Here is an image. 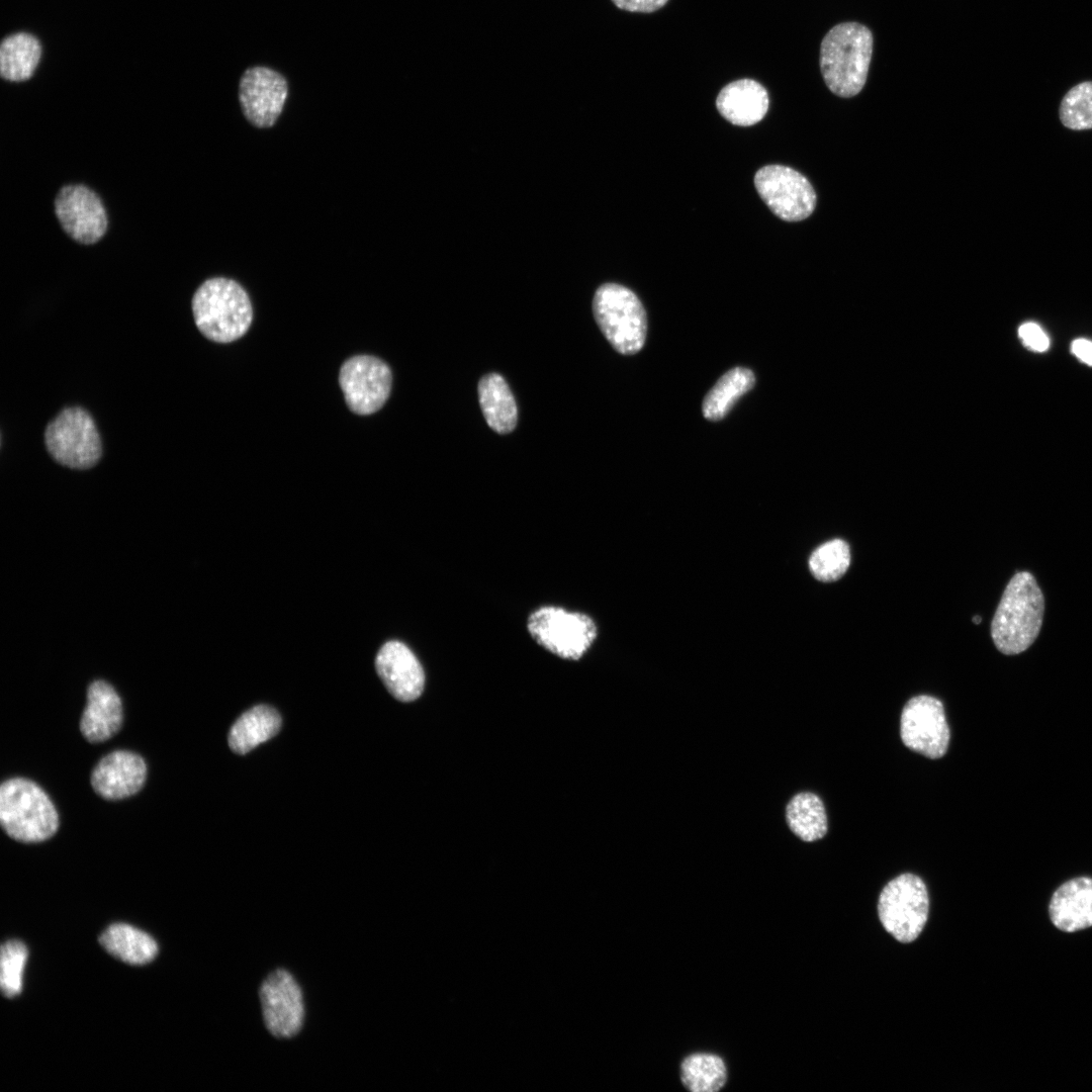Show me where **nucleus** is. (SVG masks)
I'll list each match as a JSON object with an SVG mask.
<instances>
[{"label": "nucleus", "mask_w": 1092, "mask_h": 1092, "mask_svg": "<svg viewBox=\"0 0 1092 1092\" xmlns=\"http://www.w3.org/2000/svg\"><path fill=\"white\" fill-rule=\"evenodd\" d=\"M339 382L349 408L358 415H370L387 400L392 376L382 360L358 355L342 365Z\"/></svg>", "instance_id": "obj_12"}, {"label": "nucleus", "mask_w": 1092, "mask_h": 1092, "mask_svg": "<svg viewBox=\"0 0 1092 1092\" xmlns=\"http://www.w3.org/2000/svg\"><path fill=\"white\" fill-rule=\"evenodd\" d=\"M873 53V34L858 22L834 25L820 44V71L826 86L848 98L863 88Z\"/></svg>", "instance_id": "obj_2"}, {"label": "nucleus", "mask_w": 1092, "mask_h": 1092, "mask_svg": "<svg viewBox=\"0 0 1092 1092\" xmlns=\"http://www.w3.org/2000/svg\"><path fill=\"white\" fill-rule=\"evenodd\" d=\"M147 765L138 754L117 750L105 755L91 775L94 791L108 800H118L138 793L146 781Z\"/></svg>", "instance_id": "obj_16"}, {"label": "nucleus", "mask_w": 1092, "mask_h": 1092, "mask_svg": "<svg viewBox=\"0 0 1092 1092\" xmlns=\"http://www.w3.org/2000/svg\"><path fill=\"white\" fill-rule=\"evenodd\" d=\"M281 727L278 712L266 705L256 706L245 712L229 732V745L239 754H245L277 734Z\"/></svg>", "instance_id": "obj_22"}, {"label": "nucleus", "mask_w": 1092, "mask_h": 1092, "mask_svg": "<svg viewBox=\"0 0 1092 1092\" xmlns=\"http://www.w3.org/2000/svg\"><path fill=\"white\" fill-rule=\"evenodd\" d=\"M262 1016L267 1030L276 1038H291L302 1028L305 1007L302 990L294 976L283 968L268 974L259 989Z\"/></svg>", "instance_id": "obj_10"}, {"label": "nucleus", "mask_w": 1092, "mask_h": 1092, "mask_svg": "<svg viewBox=\"0 0 1092 1092\" xmlns=\"http://www.w3.org/2000/svg\"><path fill=\"white\" fill-rule=\"evenodd\" d=\"M1053 924L1065 932L1092 926V878L1078 877L1061 885L1049 906Z\"/></svg>", "instance_id": "obj_19"}, {"label": "nucleus", "mask_w": 1092, "mask_h": 1092, "mask_svg": "<svg viewBox=\"0 0 1092 1092\" xmlns=\"http://www.w3.org/2000/svg\"><path fill=\"white\" fill-rule=\"evenodd\" d=\"M850 564L848 544L841 539L829 540L818 546L810 555L809 569L813 576L823 582L839 579Z\"/></svg>", "instance_id": "obj_27"}, {"label": "nucleus", "mask_w": 1092, "mask_h": 1092, "mask_svg": "<svg viewBox=\"0 0 1092 1092\" xmlns=\"http://www.w3.org/2000/svg\"><path fill=\"white\" fill-rule=\"evenodd\" d=\"M981 620H982V619H981V617H980V616H975V617L973 618V622H974L975 624H980V623H981Z\"/></svg>", "instance_id": "obj_33"}, {"label": "nucleus", "mask_w": 1092, "mask_h": 1092, "mask_svg": "<svg viewBox=\"0 0 1092 1092\" xmlns=\"http://www.w3.org/2000/svg\"><path fill=\"white\" fill-rule=\"evenodd\" d=\"M929 900L923 881L902 874L883 889L878 911L884 928L898 941L908 943L921 933L928 917Z\"/></svg>", "instance_id": "obj_7"}, {"label": "nucleus", "mask_w": 1092, "mask_h": 1092, "mask_svg": "<svg viewBox=\"0 0 1092 1092\" xmlns=\"http://www.w3.org/2000/svg\"><path fill=\"white\" fill-rule=\"evenodd\" d=\"M1018 336L1022 344L1031 351L1042 353L1050 347L1048 335L1036 323L1022 324L1018 329Z\"/></svg>", "instance_id": "obj_30"}, {"label": "nucleus", "mask_w": 1092, "mask_h": 1092, "mask_svg": "<svg viewBox=\"0 0 1092 1092\" xmlns=\"http://www.w3.org/2000/svg\"><path fill=\"white\" fill-rule=\"evenodd\" d=\"M27 954L26 946L19 940H8L2 945L0 986L5 997L20 993Z\"/></svg>", "instance_id": "obj_29"}, {"label": "nucleus", "mask_w": 1092, "mask_h": 1092, "mask_svg": "<svg viewBox=\"0 0 1092 1092\" xmlns=\"http://www.w3.org/2000/svg\"><path fill=\"white\" fill-rule=\"evenodd\" d=\"M1043 613V595L1033 575L1027 571L1014 574L991 623L997 649L1006 655L1025 651L1038 636Z\"/></svg>", "instance_id": "obj_1"}, {"label": "nucleus", "mask_w": 1092, "mask_h": 1092, "mask_svg": "<svg viewBox=\"0 0 1092 1092\" xmlns=\"http://www.w3.org/2000/svg\"><path fill=\"white\" fill-rule=\"evenodd\" d=\"M42 54L39 39L28 32H15L3 38L0 44V74L10 82L30 79Z\"/></svg>", "instance_id": "obj_21"}, {"label": "nucleus", "mask_w": 1092, "mask_h": 1092, "mask_svg": "<svg viewBox=\"0 0 1092 1092\" xmlns=\"http://www.w3.org/2000/svg\"><path fill=\"white\" fill-rule=\"evenodd\" d=\"M196 327L210 341L230 343L249 330L253 310L249 295L235 280L214 277L205 280L192 297Z\"/></svg>", "instance_id": "obj_3"}, {"label": "nucleus", "mask_w": 1092, "mask_h": 1092, "mask_svg": "<svg viewBox=\"0 0 1092 1092\" xmlns=\"http://www.w3.org/2000/svg\"><path fill=\"white\" fill-rule=\"evenodd\" d=\"M1060 119L1071 129L1092 128V81L1071 88L1060 105Z\"/></svg>", "instance_id": "obj_28"}, {"label": "nucleus", "mask_w": 1092, "mask_h": 1092, "mask_svg": "<svg viewBox=\"0 0 1092 1092\" xmlns=\"http://www.w3.org/2000/svg\"><path fill=\"white\" fill-rule=\"evenodd\" d=\"M593 311L616 351L632 355L641 350L646 338V312L633 291L617 283H605L595 293Z\"/></svg>", "instance_id": "obj_5"}, {"label": "nucleus", "mask_w": 1092, "mask_h": 1092, "mask_svg": "<svg viewBox=\"0 0 1092 1092\" xmlns=\"http://www.w3.org/2000/svg\"><path fill=\"white\" fill-rule=\"evenodd\" d=\"M104 949L129 965H145L154 960L158 945L146 932L125 923H114L100 935Z\"/></svg>", "instance_id": "obj_23"}, {"label": "nucleus", "mask_w": 1092, "mask_h": 1092, "mask_svg": "<svg viewBox=\"0 0 1092 1092\" xmlns=\"http://www.w3.org/2000/svg\"><path fill=\"white\" fill-rule=\"evenodd\" d=\"M55 212L63 230L81 244L96 243L107 230L102 201L85 185L62 187L55 199Z\"/></svg>", "instance_id": "obj_13"}, {"label": "nucleus", "mask_w": 1092, "mask_h": 1092, "mask_svg": "<svg viewBox=\"0 0 1092 1092\" xmlns=\"http://www.w3.org/2000/svg\"><path fill=\"white\" fill-rule=\"evenodd\" d=\"M754 185L760 198L783 220H803L815 209L816 193L811 183L788 166L760 168L755 173Z\"/></svg>", "instance_id": "obj_9"}, {"label": "nucleus", "mask_w": 1092, "mask_h": 1092, "mask_svg": "<svg viewBox=\"0 0 1092 1092\" xmlns=\"http://www.w3.org/2000/svg\"><path fill=\"white\" fill-rule=\"evenodd\" d=\"M44 444L60 464L88 469L102 455V443L93 418L82 407L64 408L46 428Z\"/></svg>", "instance_id": "obj_6"}, {"label": "nucleus", "mask_w": 1092, "mask_h": 1092, "mask_svg": "<svg viewBox=\"0 0 1092 1092\" xmlns=\"http://www.w3.org/2000/svg\"><path fill=\"white\" fill-rule=\"evenodd\" d=\"M755 377L750 369L735 367L729 370L705 396L703 416L709 421L723 419L735 402L753 387Z\"/></svg>", "instance_id": "obj_25"}, {"label": "nucleus", "mask_w": 1092, "mask_h": 1092, "mask_svg": "<svg viewBox=\"0 0 1092 1092\" xmlns=\"http://www.w3.org/2000/svg\"><path fill=\"white\" fill-rule=\"evenodd\" d=\"M121 722L122 705L115 690L103 680L93 681L80 721L83 736L90 742L107 740L119 730Z\"/></svg>", "instance_id": "obj_17"}, {"label": "nucleus", "mask_w": 1092, "mask_h": 1092, "mask_svg": "<svg viewBox=\"0 0 1092 1092\" xmlns=\"http://www.w3.org/2000/svg\"><path fill=\"white\" fill-rule=\"evenodd\" d=\"M769 98L766 89L752 79H739L724 86L717 98L719 113L738 126H750L766 114Z\"/></svg>", "instance_id": "obj_18"}, {"label": "nucleus", "mask_w": 1092, "mask_h": 1092, "mask_svg": "<svg viewBox=\"0 0 1092 1092\" xmlns=\"http://www.w3.org/2000/svg\"><path fill=\"white\" fill-rule=\"evenodd\" d=\"M478 398L484 419L493 431L508 434L515 429L518 419L517 404L500 375L489 373L480 379Z\"/></svg>", "instance_id": "obj_20"}, {"label": "nucleus", "mask_w": 1092, "mask_h": 1092, "mask_svg": "<svg viewBox=\"0 0 1092 1092\" xmlns=\"http://www.w3.org/2000/svg\"><path fill=\"white\" fill-rule=\"evenodd\" d=\"M0 822L11 838L39 842L56 833L59 817L54 804L37 785L14 778L0 788Z\"/></svg>", "instance_id": "obj_4"}, {"label": "nucleus", "mask_w": 1092, "mask_h": 1092, "mask_svg": "<svg viewBox=\"0 0 1092 1092\" xmlns=\"http://www.w3.org/2000/svg\"><path fill=\"white\" fill-rule=\"evenodd\" d=\"M527 627L539 645L570 660L579 659L597 636V627L592 618L553 606L541 607L533 612Z\"/></svg>", "instance_id": "obj_8"}, {"label": "nucleus", "mask_w": 1092, "mask_h": 1092, "mask_svg": "<svg viewBox=\"0 0 1092 1092\" xmlns=\"http://www.w3.org/2000/svg\"><path fill=\"white\" fill-rule=\"evenodd\" d=\"M618 8L639 13H651L662 8L668 0H611Z\"/></svg>", "instance_id": "obj_31"}, {"label": "nucleus", "mask_w": 1092, "mask_h": 1092, "mask_svg": "<svg viewBox=\"0 0 1092 1092\" xmlns=\"http://www.w3.org/2000/svg\"><path fill=\"white\" fill-rule=\"evenodd\" d=\"M376 671L387 691L398 701L412 702L423 693L424 669L413 651L399 641H388L375 658Z\"/></svg>", "instance_id": "obj_15"}, {"label": "nucleus", "mask_w": 1092, "mask_h": 1092, "mask_svg": "<svg viewBox=\"0 0 1092 1092\" xmlns=\"http://www.w3.org/2000/svg\"><path fill=\"white\" fill-rule=\"evenodd\" d=\"M287 92V83L277 72L265 67L248 69L239 86L246 118L257 127L272 126L283 109Z\"/></svg>", "instance_id": "obj_14"}, {"label": "nucleus", "mask_w": 1092, "mask_h": 1092, "mask_svg": "<svg viewBox=\"0 0 1092 1092\" xmlns=\"http://www.w3.org/2000/svg\"><path fill=\"white\" fill-rule=\"evenodd\" d=\"M900 733L909 749L933 759L943 756L950 733L942 703L927 695L910 699L901 714Z\"/></svg>", "instance_id": "obj_11"}, {"label": "nucleus", "mask_w": 1092, "mask_h": 1092, "mask_svg": "<svg viewBox=\"0 0 1092 1092\" xmlns=\"http://www.w3.org/2000/svg\"><path fill=\"white\" fill-rule=\"evenodd\" d=\"M786 820L803 841H815L827 832V817L821 799L813 793H800L793 797L786 809Z\"/></svg>", "instance_id": "obj_26"}, {"label": "nucleus", "mask_w": 1092, "mask_h": 1092, "mask_svg": "<svg viewBox=\"0 0 1092 1092\" xmlns=\"http://www.w3.org/2000/svg\"><path fill=\"white\" fill-rule=\"evenodd\" d=\"M679 1076L684 1087L691 1092H717L725 1086L728 1071L719 1055L696 1052L682 1059Z\"/></svg>", "instance_id": "obj_24"}, {"label": "nucleus", "mask_w": 1092, "mask_h": 1092, "mask_svg": "<svg viewBox=\"0 0 1092 1092\" xmlns=\"http://www.w3.org/2000/svg\"><path fill=\"white\" fill-rule=\"evenodd\" d=\"M1072 353L1083 363L1092 366V342L1087 339H1076L1071 345Z\"/></svg>", "instance_id": "obj_32"}]
</instances>
